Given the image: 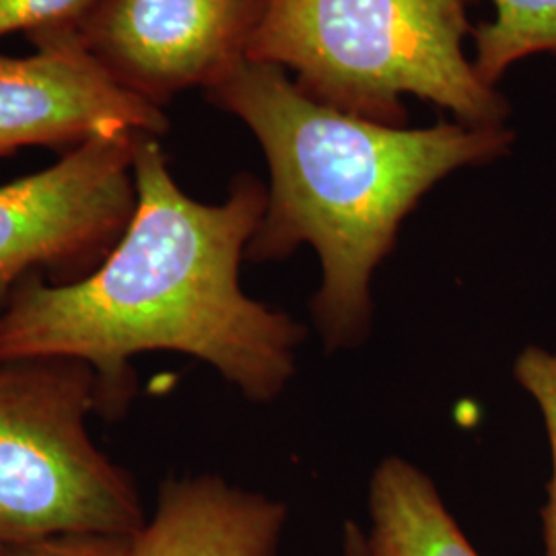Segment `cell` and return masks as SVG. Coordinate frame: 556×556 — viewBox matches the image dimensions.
Masks as SVG:
<instances>
[{
    "label": "cell",
    "instance_id": "cell-1",
    "mask_svg": "<svg viewBox=\"0 0 556 556\" xmlns=\"http://www.w3.org/2000/svg\"><path fill=\"white\" fill-rule=\"evenodd\" d=\"M135 184L132 219L91 273L29 278L4 303L0 361H83L100 378L108 413L132 396L130 361L155 351L204 361L252 402L277 397L305 330L239 285L266 188L241 174L223 202H199L179 188L153 135L137 142Z\"/></svg>",
    "mask_w": 556,
    "mask_h": 556
},
{
    "label": "cell",
    "instance_id": "cell-2",
    "mask_svg": "<svg viewBox=\"0 0 556 556\" xmlns=\"http://www.w3.org/2000/svg\"><path fill=\"white\" fill-rule=\"evenodd\" d=\"M241 119L268 161L266 211L245 260L318 252L312 309L328 349L355 346L371 324V277L420 199L462 167L509 153L507 126L438 122L427 128L358 118L309 98L275 64L241 60L206 91Z\"/></svg>",
    "mask_w": 556,
    "mask_h": 556
},
{
    "label": "cell",
    "instance_id": "cell-3",
    "mask_svg": "<svg viewBox=\"0 0 556 556\" xmlns=\"http://www.w3.org/2000/svg\"><path fill=\"white\" fill-rule=\"evenodd\" d=\"M466 0H260L245 59L295 75L309 98L358 118L406 124L415 96L470 126H505L509 101L464 52Z\"/></svg>",
    "mask_w": 556,
    "mask_h": 556
},
{
    "label": "cell",
    "instance_id": "cell-4",
    "mask_svg": "<svg viewBox=\"0 0 556 556\" xmlns=\"http://www.w3.org/2000/svg\"><path fill=\"white\" fill-rule=\"evenodd\" d=\"M98 410L101 381L83 361H0V548L142 530L135 478L89 433Z\"/></svg>",
    "mask_w": 556,
    "mask_h": 556
},
{
    "label": "cell",
    "instance_id": "cell-5",
    "mask_svg": "<svg viewBox=\"0 0 556 556\" xmlns=\"http://www.w3.org/2000/svg\"><path fill=\"white\" fill-rule=\"evenodd\" d=\"M142 135H101L54 165L0 186V309L29 278L91 273L137 206L135 151Z\"/></svg>",
    "mask_w": 556,
    "mask_h": 556
},
{
    "label": "cell",
    "instance_id": "cell-6",
    "mask_svg": "<svg viewBox=\"0 0 556 556\" xmlns=\"http://www.w3.org/2000/svg\"><path fill=\"white\" fill-rule=\"evenodd\" d=\"M258 15L260 0H98L77 34L119 89L163 110L245 60Z\"/></svg>",
    "mask_w": 556,
    "mask_h": 556
},
{
    "label": "cell",
    "instance_id": "cell-7",
    "mask_svg": "<svg viewBox=\"0 0 556 556\" xmlns=\"http://www.w3.org/2000/svg\"><path fill=\"white\" fill-rule=\"evenodd\" d=\"M36 52L0 56V157L27 147L73 149L101 135L163 137L169 119L105 75L77 29L29 38Z\"/></svg>",
    "mask_w": 556,
    "mask_h": 556
},
{
    "label": "cell",
    "instance_id": "cell-8",
    "mask_svg": "<svg viewBox=\"0 0 556 556\" xmlns=\"http://www.w3.org/2000/svg\"><path fill=\"white\" fill-rule=\"evenodd\" d=\"M287 507L219 477L172 478L130 556H275Z\"/></svg>",
    "mask_w": 556,
    "mask_h": 556
},
{
    "label": "cell",
    "instance_id": "cell-9",
    "mask_svg": "<svg viewBox=\"0 0 556 556\" xmlns=\"http://www.w3.org/2000/svg\"><path fill=\"white\" fill-rule=\"evenodd\" d=\"M374 556H480L433 480L402 457L383 459L369 484Z\"/></svg>",
    "mask_w": 556,
    "mask_h": 556
},
{
    "label": "cell",
    "instance_id": "cell-10",
    "mask_svg": "<svg viewBox=\"0 0 556 556\" xmlns=\"http://www.w3.org/2000/svg\"><path fill=\"white\" fill-rule=\"evenodd\" d=\"M468 2V0H466ZM495 17L472 29L478 77L497 87L519 60L536 54L556 56V0H489Z\"/></svg>",
    "mask_w": 556,
    "mask_h": 556
},
{
    "label": "cell",
    "instance_id": "cell-11",
    "mask_svg": "<svg viewBox=\"0 0 556 556\" xmlns=\"http://www.w3.org/2000/svg\"><path fill=\"white\" fill-rule=\"evenodd\" d=\"M514 376L534 397L551 443L553 477L546 486V505L542 509V536L544 556H556V351L540 346L523 349L517 355Z\"/></svg>",
    "mask_w": 556,
    "mask_h": 556
},
{
    "label": "cell",
    "instance_id": "cell-12",
    "mask_svg": "<svg viewBox=\"0 0 556 556\" xmlns=\"http://www.w3.org/2000/svg\"><path fill=\"white\" fill-rule=\"evenodd\" d=\"M98 0H0V40L13 34L29 38L77 29Z\"/></svg>",
    "mask_w": 556,
    "mask_h": 556
},
{
    "label": "cell",
    "instance_id": "cell-13",
    "mask_svg": "<svg viewBox=\"0 0 556 556\" xmlns=\"http://www.w3.org/2000/svg\"><path fill=\"white\" fill-rule=\"evenodd\" d=\"M132 538L56 536L0 548V556H130Z\"/></svg>",
    "mask_w": 556,
    "mask_h": 556
},
{
    "label": "cell",
    "instance_id": "cell-14",
    "mask_svg": "<svg viewBox=\"0 0 556 556\" xmlns=\"http://www.w3.org/2000/svg\"><path fill=\"white\" fill-rule=\"evenodd\" d=\"M342 551H344V556H374L369 548L367 534L358 528L355 521H346V526H344Z\"/></svg>",
    "mask_w": 556,
    "mask_h": 556
}]
</instances>
